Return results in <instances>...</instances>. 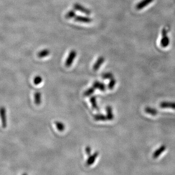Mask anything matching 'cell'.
I'll return each mask as SVG.
<instances>
[{"instance_id": "52a82bcc", "label": "cell", "mask_w": 175, "mask_h": 175, "mask_svg": "<svg viewBox=\"0 0 175 175\" xmlns=\"http://www.w3.org/2000/svg\"><path fill=\"white\" fill-rule=\"evenodd\" d=\"M105 61V58L103 57H100L98 58L95 63L93 66V69L94 71H96L100 68L101 66L103 64Z\"/></svg>"}, {"instance_id": "30bf717a", "label": "cell", "mask_w": 175, "mask_h": 175, "mask_svg": "<svg viewBox=\"0 0 175 175\" xmlns=\"http://www.w3.org/2000/svg\"><path fill=\"white\" fill-rule=\"evenodd\" d=\"M160 107L161 108H170L175 110V102H163L160 104Z\"/></svg>"}, {"instance_id": "4fadbf2b", "label": "cell", "mask_w": 175, "mask_h": 175, "mask_svg": "<svg viewBox=\"0 0 175 175\" xmlns=\"http://www.w3.org/2000/svg\"><path fill=\"white\" fill-rule=\"evenodd\" d=\"M34 101L35 103L37 105H39L42 102V94L41 93L39 92H37L34 94Z\"/></svg>"}, {"instance_id": "9a60e30c", "label": "cell", "mask_w": 175, "mask_h": 175, "mask_svg": "<svg viewBox=\"0 0 175 175\" xmlns=\"http://www.w3.org/2000/svg\"><path fill=\"white\" fill-rule=\"evenodd\" d=\"M90 102H91L93 109L95 110H99V108H98V105H97L96 96H92L90 98Z\"/></svg>"}, {"instance_id": "7c38bea8", "label": "cell", "mask_w": 175, "mask_h": 175, "mask_svg": "<svg viewBox=\"0 0 175 175\" xmlns=\"http://www.w3.org/2000/svg\"><path fill=\"white\" fill-rule=\"evenodd\" d=\"M50 54V51L49 49H43L37 53V56L40 59H42L49 56Z\"/></svg>"}, {"instance_id": "277c9868", "label": "cell", "mask_w": 175, "mask_h": 175, "mask_svg": "<svg viewBox=\"0 0 175 175\" xmlns=\"http://www.w3.org/2000/svg\"><path fill=\"white\" fill-rule=\"evenodd\" d=\"M74 8L76 11H78L81 13H84L87 15H90L91 14V11L89 9L87 8L83 5H81L80 3H76L73 5Z\"/></svg>"}, {"instance_id": "9c48e42d", "label": "cell", "mask_w": 175, "mask_h": 175, "mask_svg": "<svg viewBox=\"0 0 175 175\" xmlns=\"http://www.w3.org/2000/svg\"><path fill=\"white\" fill-rule=\"evenodd\" d=\"M98 155H99V153L98 152H96L93 155H90L87 161V165L88 166H91L93 165V163L95 162V160L98 157Z\"/></svg>"}, {"instance_id": "e0dca14e", "label": "cell", "mask_w": 175, "mask_h": 175, "mask_svg": "<svg viewBox=\"0 0 175 175\" xmlns=\"http://www.w3.org/2000/svg\"><path fill=\"white\" fill-rule=\"evenodd\" d=\"M76 13L74 10H71L65 15V18L67 19H71L75 18L76 17Z\"/></svg>"}, {"instance_id": "d4e9b609", "label": "cell", "mask_w": 175, "mask_h": 175, "mask_svg": "<svg viewBox=\"0 0 175 175\" xmlns=\"http://www.w3.org/2000/svg\"><path fill=\"white\" fill-rule=\"evenodd\" d=\"M106 85H105L103 83H101L100 85L99 88V89L101 91H102V92H104V91H105L106 90Z\"/></svg>"}, {"instance_id": "ba28073f", "label": "cell", "mask_w": 175, "mask_h": 175, "mask_svg": "<svg viewBox=\"0 0 175 175\" xmlns=\"http://www.w3.org/2000/svg\"><path fill=\"white\" fill-rule=\"evenodd\" d=\"M166 149H167V147H166L165 145H162L161 146L158 150H156L154 152V153L153 154V158H154V159L158 158V157H159L162 154L163 152L166 150Z\"/></svg>"}, {"instance_id": "7a4b0ae2", "label": "cell", "mask_w": 175, "mask_h": 175, "mask_svg": "<svg viewBox=\"0 0 175 175\" xmlns=\"http://www.w3.org/2000/svg\"><path fill=\"white\" fill-rule=\"evenodd\" d=\"M0 118L1 119L2 127L3 128L7 127V110L4 107H0Z\"/></svg>"}, {"instance_id": "6da1fadb", "label": "cell", "mask_w": 175, "mask_h": 175, "mask_svg": "<svg viewBox=\"0 0 175 175\" xmlns=\"http://www.w3.org/2000/svg\"><path fill=\"white\" fill-rule=\"evenodd\" d=\"M77 53L75 50H72L70 52L69 54L67 59L65 61V65L67 67H70L72 65L74 62V60L76 57Z\"/></svg>"}, {"instance_id": "7402d4cb", "label": "cell", "mask_w": 175, "mask_h": 175, "mask_svg": "<svg viewBox=\"0 0 175 175\" xmlns=\"http://www.w3.org/2000/svg\"><path fill=\"white\" fill-rule=\"evenodd\" d=\"M42 78L40 76H36L34 78V84L36 85L40 84L42 82Z\"/></svg>"}, {"instance_id": "8fae6325", "label": "cell", "mask_w": 175, "mask_h": 175, "mask_svg": "<svg viewBox=\"0 0 175 175\" xmlns=\"http://www.w3.org/2000/svg\"><path fill=\"white\" fill-rule=\"evenodd\" d=\"M106 112H107V117L108 120L111 121L114 119V116L112 112V109L110 106H108L106 107Z\"/></svg>"}, {"instance_id": "603a6c76", "label": "cell", "mask_w": 175, "mask_h": 175, "mask_svg": "<svg viewBox=\"0 0 175 175\" xmlns=\"http://www.w3.org/2000/svg\"><path fill=\"white\" fill-rule=\"evenodd\" d=\"M100 83H101L99 81H95V82L93 83V87L95 89H99Z\"/></svg>"}, {"instance_id": "cb8c5ba5", "label": "cell", "mask_w": 175, "mask_h": 175, "mask_svg": "<svg viewBox=\"0 0 175 175\" xmlns=\"http://www.w3.org/2000/svg\"><path fill=\"white\" fill-rule=\"evenodd\" d=\"M85 151L87 155L90 156L91 155V152H92V149L90 146H87L85 149Z\"/></svg>"}, {"instance_id": "3957f363", "label": "cell", "mask_w": 175, "mask_h": 175, "mask_svg": "<svg viewBox=\"0 0 175 175\" xmlns=\"http://www.w3.org/2000/svg\"><path fill=\"white\" fill-rule=\"evenodd\" d=\"M161 45L163 48H166L168 46L170 43V40L168 35H167V32L165 29H163L162 32V37L161 40Z\"/></svg>"}, {"instance_id": "8992f818", "label": "cell", "mask_w": 175, "mask_h": 175, "mask_svg": "<svg viewBox=\"0 0 175 175\" xmlns=\"http://www.w3.org/2000/svg\"><path fill=\"white\" fill-rule=\"evenodd\" d=\"M75 20L77 22H79V23L88 24V23H91L93 20L91 18L86 17V16L85 17V16H76V17L75 18Z\"/></svg>"}, {"instance_id": "2e32d148", "label": "cell", "mask_w": 175, "mask_h": 175, "mask_svg": "<svg viewBox=\"0 0 175 175\" xmlns=\"http://www.w3.org/2000/svg\"><path fill=\"white\" fill-rule=\"evenodd\" d=\"M94 118L96 121H106L108 120L107 116L102 114H96L94 116Z\"/></svg>"}, {"instance_id": "ffe728a7", "label": "cell", "mask_w": 175, "mask_h": 175, "mask_svg": "<svg viewBox=\"0 0 175 175\" xmlns=\"http://www.w3.org/2000/svg\"><path fill=\"white\" fill-rule=\"evenodd\" d=\"M113 75L111 73H103L102 75V77L104 79H111L113 78Z\"/></svg>"}, {"instance_id": "5bb4252c", "label": "cell", "mask_w": 175, "mask_h": 175, "mask_svg": "<svg viewBox=\"0 0 175 175\" xmlns=\"http://www.w3.org/2000/svg\"><path fill=\"white\" fill-rule=\"evenodd\" d=\"M144 110L146 113L151 115V116H156L158 113V110L154 108H151V107H146Z\"/></svg>"}, {"instance_id": "d6986e66", "label": "cell", "mask_w": 175, "mask_h": 175, "mask_svg": "<svg viewBox=\"0 0 175 175\" xmlns=\"http://www.w3.org/2000/svg\"><path fill=\"white\" fill-rule=\"evenodd\" d=\"M95 90V89L93 87L92 88H90L88 89L84 92V95L85 96H91L92 94H93L94 93Z\"/></svg>"}, {"instance_id": "ac0fdd59", "label": "cell", "mask_w": 175, "mask_h": 175, "mask_svg": "<svg viewBox=\"0 0 175 175\" xmlns=\"http://www.w3.org/2000/svg\"><path fill=\"white\" fill-rule=\"evenodd\" d=\"M55 124H56V126L57 129L59 131H63L65 129V125L62 122L57 121V122H56Z\"/></svg>"}, {"instance_id": "44dd1931", "label": "cell", "mask_w": 175, "mask_h": 175, "mask_svg": "<svg viewBox=\"0 0 175 175\" xmlns=\"http://www.w3.org/2000/svg\"><path fill=\"white\" fill-rule=\"evenodd\" d=\"M116 83V80L114 78H112V79H110V82H109V84H108V88L110 90H112L115 87Z\"/></svg>"}, {"instance_id": "5b68a950", "label": "cell", "mask_w": 175, "mask_h": 175, "mask_svg": "<svg viewBox=\"0 0 175 175\" xmlns=\"http://www.w3.org/2000/svg\"><path fill=\"white\" fill-rule=\"evenodd\" d=\"M153 1L154 0H142L137 4L136 8L138 10H141L148 7L151 3H152Z\"/></svg>"}]
</instances>
